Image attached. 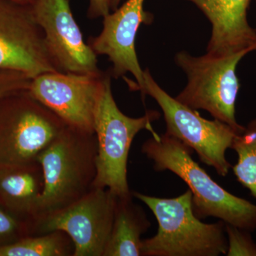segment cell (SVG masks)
Returning a JSON list of instances; mask_svg holds the SVG:
<instances>
[{"instance_id":"d6986e66","label":"cell","mask_w":256,"mask_h":256,"mask_svg":"<svg viewBox=\"0 0 256 256\" xmlns=\"http://www.w3.org/2000/svg\"><path fill=\"white\" fill-rule=\"evenodd\" d=\"M228 240V256H256V242L248 230L225 224Z\"/></svg>"},{"instance_id":"9c48e42d","label":"cell","mask_w":256,"mask_h":256,"mask_svg":"<svg viewBox=\"0 0 256 256\" xmlns=\"http://www.w3.org/2000/svg\"><path fill=\"white\" fill-rule=\"evenodd\" d=\"M110 72L78 74L48 72L32 79L28 92L66 124L95 133L98 102Z\"/></svg>"},{"instance_id":"7a4b0ae2","label":"cell","mask_w":256,"mask_h":256,"mask_svg":"<svg viewBox=\"0 0 256 256\" xmlns=\"http://www.w3.org/2000/svg\"><path fill=\"white\" fill-rule=\"evenodd\" d=\"M97 154L95 133L68 126L42 151L37 161L44 186L36 222L78 201L92 190L97 174Z\"/></svg>"},{"instance_id":"9a60e30c","label":"cell","mask_w":256,"mask_h":256,"mask_svg":"<svg viewBox=\"0 0 256 256\" xmlns=\"http://www.w3.org/2000/svg\"><path fill=\"white\" fill-rule=\"evenodd\" d=\"M133 195L118 197L114 224L104 256H141V236L150 227L146 212Z\"/></svg>"},{"instance_id":"277c9868","label":"cell","mask_w":256,"mask_h":256,"mask_svg":"<svg viewBox=\"0 0 256 256\" xmlns=\"http://www.w3.org/2000/svg\"><path fill=\"white\" fill-rule=\"evenodd\" d=\"M254 50L230 55L208 53L194 56L186 52L175 54L174 62L186 74L188 84L175 98L194 110H204L237 133L244 126L237 122L236 104L240 88L236 69Z\"/></svg>"},{"instance_id":"6da1fadb","label":"cell","mask_w":256,"mask_h":256,"mask_svg":"<svg viewBox=\"0 0 256 256\" xmlns=\"http://www.w3.org/2000/svg\"><path fill=\"white\" fill-rule=\"evenodd\" d=\"M142 152L156 171L169 170L188 184L192 208L200 220L215 217L224 223L252 232L256 230V205L232 194L214 181L192 159V149L172 136L154 131Z\"/></svg>"},{"instance_id":"3957f363","label":"cell","mask_w":256,"mask_h":256,"mask_svg":"<svg viewBox=\"0 0 256 256\" xmlns=\"http://www.w3.org/2000/svg\"><path fill=\"white\" fill-rule=\"evenodd\" d=\"M133 197L149 207L158 223V233L142 240V256L226 255L228 240L225 223L205 224L192 208L190 190L175 198H158L132 192Z\"/></svg>"},{"instance_id":"5bb4252c","label":"cell","mask_w":256,"mask_h":256,"mask_svg":"<svg viewBox=\"0 0 256 256\" xmlns=\"http://www.w3.org/2000/svg\"><path fill=\"white\" fill-rule=\"evenodd\" d=\"M44 186L43 171L38 162L28 164L0 165V203L34 223Z\"/></svg>"},{"instance_id":"2e32d148","label":"cell","mask_w":256,"mask_h":256,"mask_svg":"<svg viewBox=\"0 0 256 256\" xmlns=\"http://www.w3.org/2000/svg\"><path fill=\"white\" fill-rule=\"evenodd\" d=\"M73 242L62 230L28 236L0 247V256H73Z\"/></svg>"},{"instance_id":"ba28073f","label":"cell","mask_w":256,"mask_h":256,"mask_svg":"<svg viewBox=\"0 0 256 256\" xmlns=\"http://www.w3.org/2000/svg\"><path fill=\"white\" fill-rule=\"evenodd\" d=\"M117 202L108 188H92L78 201L37 220L34 235L62 230L73 242V256H104Z\"/></svg>"},{"instance_id":"44dd1931","label":"cell","mask_w":256,"mask_h":256,"mask_svg":"<svg viewBox=\"0 0 256 256\" xmlns=\"http://www.w3.org/2000/svg\"><path fill=\"white\" fill-rule=\"evenodd\" d=\"M88 18L90 20L104 18L110 12L112 0H88Z\"/></svg>"},{"instance_id":"7402d4cb","label":"cell","mask_w":256,"mask_h":256,"mask_svg":"<svg viewBox=\"0 0 256 256\" xmlns=\"http://www.w3.org/2000/svg\"><path fill=\"white\" fill-rule=\"evenodd\" d=\"M15 2L20 3V4L32 5L33 4L34 0H11Z\"/></svg>"},{"instance_id":"e0dca14e","label":"cell","mask_w":256,"mask_h":256,"mask_svg":"<svg viewBox=\"0 0 256 256\" xmlns=\"http://www.w3.org/2000/svg\"><path fill=\"white\" fill-rule=\"evenodd\" d=\"M230 148L238 156L236 164L232 168L234 175L256 198V118L236 134Z\"/></svg>"},{"instance_id":"ac0fdd59","label":"cell","mask_w":256,"mask_h":256,"mask_svg":"<svg viewBox=\"0 0 256 256\" xmlns=\"http://www.w3.org/2000/svg\"><path fill=\"white\" fill-rule=\"evenodd\" d=\"M34 234V222L16 214L0 203V247Z\"/></svg>"},{"instance_id":"8992f818","label":"cell","mask_w":256,"mask_h":256,"mask_svg":"<svg viewBox=\"0 0 256 256\" xmlns=\"http://www.w3.org/2000/svg\"><path fill=\"white\" fill-rule=\"evenodd\" d=\"M67 124L28 92L0 98V165L37 162Z\"/></svg>"},{"instance_id":"52a82bcc","label":"cell","mask_w":256,"mask_h":256,"mask_svg":"<svg viewBox=\"0 0 256 256\" xmlns=\"http://www.w3.org/2000/svg\"><path fill=\"white\" fill-rule=\"evenodd\" d=\"M143 98L150 96L158 102L166 122V132L196 152L202 162L212 166L218 175L226 176L232 165L226 158L236 132L216 119H205L198 111L178 102L165 92L153 78L149 69L144 70Z\"/></svg>"},{"instance_id":"603a6c76","label":"cell","mask_w":256,"mask_h":256,"mask_svg":"<svg viewBox=\"0 0 256 256\" xmlns=\"http://www.w3.org/2000/svg\"><path fill=\"white\" fill-rule=\"evenodd\" d=\"M120 2L121 0H112V2H111V10L114 11V10L118 8Z\"/></svg>"},{"instance_id":"cb8c5ba5","label":"cell","mask_w":256,"mask_h":256,"mask_svg":"<svg viewBox=\"0 0 256 256\" xmlns=\"http://www.w3.org/2000/svg\"><path fill=\"white\" fill-rule=\"evenodd\" d=\"M256 3V0H255Z\"/></svg>"},{"instance_id":"7c38bea8","label":"cell","mask_w":256,"mask_h":256,"mask_svg":"<svg viewBox=\"0 0 256 256\" xmlns=\"http://www.w3.org/2000/svg\"><path fill=\"white\" fill-rule=\"evenodd\" d=\"M144 0H127L112 13L104 18L98 36L88 42L98 56L108 58L114 78L132 74L136 82H130L132 90L142 92L144 88V70L141 68L136 52L138 30L142 24H151L153 15L144 10Z\"/></svg>"},{"instance_id":"30bf717a","label":"cell","mask_w":256,"mask_h":256,"mask_svg":"<svg viewBox=\"0 0 256 256\" xmlns=\"http://www.w3.org/2000/svg\"><path fill=\"white\" fill-rule=\"evenodd\" d=\"M0 68L22 72L32 78L60 72L32 5L0 0Z\"/></svg>"},{"instance_id":"ffe728a7","label":"cell","mask_w":256,"mask_h":256,"mask_svg":"<svg viewBox=\"0 0 256 256\" xmlns=\"http://www.w3.org/2000/svg\"><path fill=\"white\" fill-rule=\"evenodd\" d=\"M32 79L22 72L0 68V98L28 90Z\"/></svg>"},{"instance_id":"8fae6325","label":"cell","mask_w":256,"mask_h":256,"mask_svg":"<svg viewBox=\"0 0 256 256\" xmlns=\"http://www.w3.org/2000/svg\"><path fill=\"white\" fill-rule=\"evenodd\" d=\"M32 8L48 52L60 72L78 74L100 72L98 55L84 40L69 0H34Z\"/></svg>"},{"instance_id":"5b68a950","label":"cell","mask_w":256,"mask_h":256,"mask_svg":"<svg viewBox=\"0 0 256 256\" xmlns=\"http://www.w3.org/2000/svg\"><path fill=\"white\" fill-rule=\"evenodd\" d=\"M111 78L110 74L96 110L97 174L92 188H108L118 197H124L132 194L128 182L127 165L133 140L142 130L154 132L152 124L159 119L160 114L148 110L142 117L124 114L114 100Z\"/></svg>"},{"instance_id":"4fadbf2b","label":"cell","mask_w":256,"mask_h":256,"mask_svg":"<svg viewBox=\"0 0 256 256\" xmlns=\"http://www.w3.org/2000/svg\"><path fill=\"white\" fill-rule=\"evenodd\" d=\"M204 14L212 24L207 52L230 55L256 50V30L248 20L252 0H184Z\"/></svg>"}]
</instances>
